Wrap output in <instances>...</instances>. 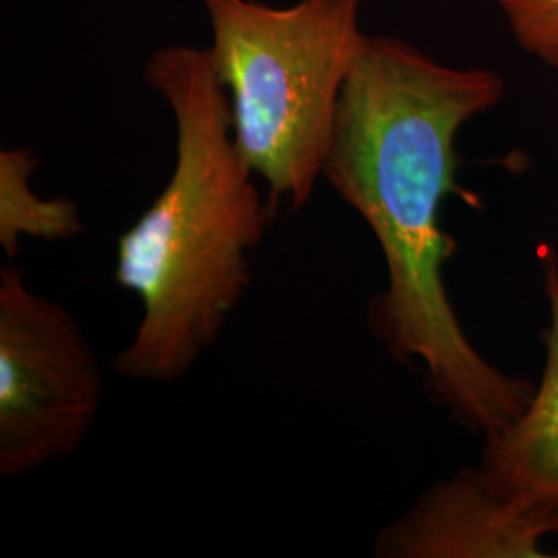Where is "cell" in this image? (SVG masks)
I'll return each instance as SVG.
<instances>
[{
	"mask_svg": "<svg viewBox=\"0 0 558 558\" xmlns=\"http://www.w3.org/2000/svg\"><path fill=\"white\" fill-rule=\"evenodd\" d=\"M240 156L276 203L302 209L323 179L339 98L359 57L362 0H203Z\"/></svg>",
	"mask_w": 558,
	"mask_h": 558,
	"instance_id": "obj_3",
	"label": "cell"
},
{
	"mask_svg": "<svg viewBox=\"0 0 558 558\" xmlns=\"http://www.w3.org/2000/svg\"><path fill=\"white\" fill-rule=\"evenodd\" d=\"M507 81L486 66L445 64L410 41L366 34L339 98L323 179L379 242L387 286L368 304L375 338L470 430L493 435L518 418L536 385L502 373L468 339L445 288L458 242L442 205L458 182V137L499 106Z\"/></svg>",
	"mask_w": 558,
	"mask_h": 558,
	"instance_id": "obj_1",
	"label": "cell"
},
{
	"mask_svg": "<svg viewBox=\"0 0 558 558\" xmlns=\"http://www.w3.org/2000/svg\"><path fill=\"white\" fill-rule=\"evenodd\" d=\"M38 158L32 149L0 151V246L9 259L20 253L21 239H77L83 232L77 203L64 197L41 199L32 189Z\"/></svg>",
	"mask_w": 558,
	"mask_h": 558,
	"instance_id": "obj_7",
	"label": "cell"
},
{
	"mask_svg": "<svg viewBox=\"0 0 558 558\" xmlns=\"http://www.w3.org/2000/svg\"><path fill=\"white\" fill-rule=\"evenodd\" d=\"M519 48L558 71V0H495Z\"/></svg>",
	"mask_w": 558,
	"mask_h": 558,
	"instance_id": "obj_8",
	"label": "cell"
},
{
	"mask_svg": "<svg viewBox=\"0 0 558 558\" xmlns=\"http://www.w3.org/2000/svg\"><path fill=\"white\" fill-rule=\"evenodd\" d=\"M550 323L544 331L546 364L518 418L486 437L480 470L511 502L558 523V257L542 255Z\"/></svg>",
	"mask_w": 558,
	"mask_h": 558,
	"instance_id": "obj_6",
	"label": "cell"
},
{
	"mask_svg": "<svg viewBox=\"0 0 558 558\" xmlns=\"http://www.w3.org/2000/svg\"><path fill=\"white\" fill-rule=\"evenodd\" d=\"M143 77L172 112L177 158L160 195L119 236L114 279L141 300V320L112 368L170 385L195 368L246 296L269 207L240 156L209 48L163 46Z\"/></svg>",
	"mask_w": 558,
	"mask_h": 558,
	"instance_id": "obj_2",
	"label": "cell"
},
{
	"mask_svg": "<svg viewBox=\"0 0 558 558\" xmlns=\"http://www.w3.org/2000/svg\"><path fill=\"white\" fill-rule=\"evenodd\" d=\"M101 405L96 352L62 304L34 292L15 265L0 269V478L71 458Z\"/></svg>",
	"mask_w": 558,
	"mask_h": 558,
	"instance_id": "obj_4",
	"label": "cell"
},
{
	"mask_svg": "<svg viewBox=\"0 0 558 558\" xmlns=\"http://www.w3.org/2000/svg\"><path fill=\"white\" fill-rule=\"evenodd\" d=\"M553 519L500 497L480 468L428 488L375 542L380 558H542Z\"/></svg>",
	"mask_w": 558,
	"mask_h": 558,
	"instance_id": "obj_5",
	"label": "cell"
}]
</instances>
